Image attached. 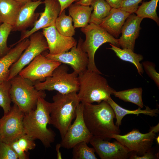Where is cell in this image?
Wrapping results in <instances>:
<instances>
[{
	"instance_id": "obj_16",
	"label": "cell",
	"mask_w": 159,
	"mask_h": 159,
	"mask_svg": "<svg viewBox=\"0 0 159 159\" xmlns=\"http://www.w3.org/2000/svg\"><path fill=\"white\" fill-rule=\"evenodd\" d=\"M47 41L49 54H57L69 51L77 44L73 37L63 35L54 26L43 29L42 32Z\"/></svg>"
},
{
	"instance_id": "obj_11",
	"label": "cell",
	"mask_w": 159,
	"mask_h": 159,
	"mask_svg": "<svg viewBox=\"0 0 159 159\" xmlns=\"http://www.w3.org/2000/svg\"><path fill=\"white\" fill-rule=\"evenodd\" d=\"M84 104L80 102L76 110L75 119L69 127L60 143L61 147L70 149L76 144L82 141L88 143L93 136L88 130L83 117Z\"/></svg>"
},
{
	"instance_id": "obj_21",
	"label": "cell",
	"mask_w": 159,
	"mask_h": 159,
	"mask_svg": "<svg viewBox=\"0 0 159 159\" xmlns=\"http://www.w3.org/2000/svg\"><path fill=\"white\" fill-rule=\"evenodd\" d=\"M92 10L91 6L80 5L76 3L69 6V13L72 19L75 29L83 28L88 24Z\"/></svg>"
},
{
	"instance_id": "obj_20",
	"label": "cell",
	"mask_w": 159,
	"mask_h": 159,
	"mask_svg": "<svg viewBox=\"0 0 159 159\" xmlns=\"http://www.w3.org/2000/svg\"><path fill=\"white\" fill-rule=\"evenodd\" d=\"M29 39H25L13 48L0 59V82L8 81L9 69L29 45Z\"/></svg>"
},
{
	"instance_id": "obj_45",
	"label": "cell",
	"mask_w": 159,
	"mask_h": 159,
	"mask_svg": "<svg viewBox=\"0 0 159 159\" xmlns=\"http://www.w3.org/2000/svg\"><path fill=\"white\" fill-rule=\"evenodd\" d=\"M2 23V22H1V21L0 20V25Z\"/></svg>"
},
{
	"instance_id": "obj_15",
	"label": "cell",
	"mask_w": 159,
	"mask_h": 159,
	"mask_svg": "<svg viewBox=\"0 0 159 159\" xmlns=\"http://www.w3.org/2000/svg\"><path fill=\"white\" fill-rule=\"evenodd\" d=\"M43 3L45 5L44 11L39 13V19L35 21L31 29L22 31L20 39L16 44L28 38L41 29L55 26L61 10L59 2L57 0H44Z\"/></svg>"
},
{
	"instance_id": "obj_5",
	"label": "cell",
	"mask_w": 159,
	"mask_h": 159,
	"mask_svg": "<svg viewBox=\"0 0 159 159\" xmlns=\"http://www.w3.org/2000/svg\"><path fill=\"white\" fill-rule=\"evenodd\" d=\"M10 81L11 101L24 114L36 108L39 97L45 98L46 96L44 91L37 90L35 88L34 82L19 74Z\"/></svg>"
},
{
	"instance_id": "obj_23",
	"label": "cell",
	"mask_w": 159,
	"mask_h": 159,
	"mask_svg": "<svg viewBox=\"0 0 159 159\" xmlns=\"http://www.w3.org/2000/svg\"><path fill=\"white\" fill-rule=\"evenodd\" d=\"M113 109L115 115L116 121L115 125L119 127L121 125V121L124 116L127 114H133L138 116L140 114H143L151 117L156 116L159 113L158 109H151L149 107L145 106V109L142 110L141 108L135 110H129L124 109L115 102L111 97L107 101Z\"/></svg>"
},
{
	"instance_id": "obj_30",
	"label": "cell",
	"mask_w": 159,
	"mask_h": 159,
	"mask_svg": "<svg viewBox=\"0 0 159 159\" xmlns=\"http://www.w3.org/2000/svg\"><path fill=\"white\" fill-rule=\"evenodd\" d=\"M11 87L10 80L0 82V106L3 109L4 114L7 113L11 107Z\"/></svg>"
},
{
	"instance_id": "obj_33",
	"label": "cell",
	"mask_w": 159,
	"mask_h": 159,
	"mask_svg": "<svg viewBox=\"0 0 159 159\" xmlns=\"http://www.w3.org/2000/svg\"><path fill=\"white\" fill-rule=\"evenodd\" d=\"M18 156L10 144L0 140V159H18Z\"/></svg>"
},
{
	"instance_id": "obj_10",
	"label": "cell",
	"mask_w": 159,
	"mask_h": 159,
	"mask_svg": "<svg viewBox=\"0 0 159 159\" xmlns=\"http://www.w3.org/2000/svg\"><path fill=\"white\" fill-rule=\"evenodd\" d=\"M155 133L151 129L147 133H142L138 129H134L124 135L112 134L111 138L119 141L130 152L141 156L151 150Z\"/></svg>"
},
{
	"instance_id": "obj_42",
	"label": "cell",
	"mask_w": 159,
	"mask_h": 159,
	"mask_svg": "<svg viewBox=\"0 0 159 159\" xmlns=\"http://www.w3.org/2000/svg\"><path fill=\"white\" fill-rule=\"evenodd\" d=\"M18 2L24 4L27 2L31 1H35L37 0H13Z\"/></svg>"
},
{
	"instance_id": "obj_36",
	"label": "cell",
	"mask_w": 159,
	"mask_h": 159,
	"mask_svg": "<svg viewBox=\"0 0 159 159\" xmlns=\"http://www.w3.org/2000/svg\"><path fill=\"white\" fill-rule=\"evenodd\" d=\"M10 144L19 159L29 158L28 153L24 152L19 147L16 140Z\"/></svg>"
},
{
	"instance_id": "obj_40",
	"label": "cell",
	"mask_w": 159,
	"mask_h": 159,
	"mask_svg": "<svg viewBox=\"0 0 159 159\" xmlns=\"http://www.w3.org/2000/svg\"><path fill=\"white\" fill-rule=\"evenodd\" d=\"M92 0H80L76 2L78 4L87 6H90L91 4Z\"/></svg>"
},
{
	"instance_id": "obj_13",
	"label": "cell",
	"mask_w": 159,
	"mask_h": 159,
	"mask_svg": "<svg viewBox=\"0 0 159 159\" xmlns=\"http://www.w3.org/2000/svg\"><path fill=\"white\" fill-rule=\"evenodd\" d=\"M83 42V39L80 37L77 44L69 51L55 55L45 52L43 54L48 59L70 65L74 71L78 75L87 69L88 64L87 54L82 48Z\"/></svg>"
},
{
	"instance_id": "obj_24",
	"label": "cell",
	"mask_w": 159,
	"mask_h": 159,
	"mask_svg": "<svg viewBox=\"0 0 159 159\" xmlns=\"http://www.w3.org/2000/svg\"><path fill=\"white\" fill-rule=\"evenodd\" d=\"M110 44L111 47L108 49L113 50L116 56L121 59L134 64L138 74L142 75L144 71L142 64L140 63V62L143 59V57L141 55L135 53L134 51L129 49H121L111 44Z\"/></svg>"
},
{
	"instance_id": "obj_43",
	"label": "cell",
	"mask_w": 159,
	"mask_h": 159,
	"mask_svg": "<svg viewBox=\"0 0 159 159\" xmlns=\"http://www.w3.org/2000/svg\"><path fill=\"white\" fill-rule=\"evenodd\" d=\"M159 124L156 126L151 128V129L153 130L155 133L158 132L159 131Z\"/></svg>"
},
{
	"instance_id": "obj_44",
	"label": "cell",
	"mask_w": 159,
	"mask_h": 159,
	"mask_svg": "<svg viewBox=\"0 0 159 159\" xmlns=\"http://www.w3.org/2000/svg\"><path fill=\"white\" fill-rule=\"evenodd\" d=\"M155 138L156 139V141L157 143L159 144V136H158L156 138Z\"/></svg>"
},
{
	"instance_id": "obj_32",
	"label": "cell",
	"mask_w": 159,
	"mask_h": 159,
	"mask_svg": "<svg viewBox=\"0 0 159 159\" xmlns=\"http://www.w3.org/2000/svg\"><path fill=\"white\" fill-rule=\"evenodd\" d=\"M34 140L25 134L16 140L19 147L24 152L28 153L29 150L34 149L36 145Z\"/></svg>"
},
{
	"instance_id": "obj_18",
	"label": "cell",
	"mask_w": 159,
	"mask_h": 159,
	"mask_svg": "<svg viewBox=\"0 0 159 159\" xmlns=\"http://www.w3.org/2000/svg\"><path fill=\"white\" fill-rule=\"evenodd\" d=\"M43 3L41 0L27 2L20 9L11 31H23L30 26L36 20L39 14L35 13L36 9Z\"/></svg>"
},
{
	"instance_id": "obj_3",
	"label": "cell",
	"mask_w": 159,
	"mask_h": 159,
	"mask_svg": "<svg viewBox=\"0 0 159 159\" xmlns=\"http://www.w3.org/2000/svg\"><path fill=\"white\" fill-rule=\"evenodd\" d=\"M50 103V124L59 131L61 139L76 117V110L80 102L77 92H57Z\"/></svg>"
},
{
	"instance_id": "obj_2",
	"label": "cell",
	"mask_w": 159,
	"mask_h": 159,
	"mask_svg": "<svg viewBox=\"0 0 159 159\" xmlns=\"http://www.w3.org/2000/svg\"><path fill=\"white\" fill-rule=\"evenodd\" d=\"M50 103L44 98L39 97L36 108L24 114L23 119L25 133L34 140H39L46 148L51 146L54 141L56 134L50 128Z\"/></svg>"
},
{
	"instance_id": "obj_4",
	"label": "cell",
	"mask_w": 159,
	"mask_h": 159,
	"mask_svg": "<svg viewBox=\"0 0 159 159\" xmlns=\"http://www.w3.org/2000/svg\"><path fill=\"white\" fill-rule=\"evenodd\" d=\"M101 74L87 69L78 75L80 102L84 104L107 102L115 90Z\"/></svg>"
},
{
	"instance_id": "obj_35",
	"label": "cell",
	"mask_w": 159,
	"mask_h": 159,
	"mask_svg": "<svg viewBox=\"0 0 159 159\" xmlns=\"http://www.w3.org/2000/svg\"><path fill=\"white\" fill-rule=\"evenodd\" d=\"M143 0H123L120 9L131 14L137 10L139 4Z\"/></svg>"
},
{
	"instance_id": "obj_41",
	"label": "cell",
	"mask_w": 159,
	"mask_h": 159,
	"mask_svg": "<svg viewBox=\"0 0 159 159\" xmlns=\"http://www.w3.org/2000/svg\"><path fill=\"white\" fill-rule=\"evenodd\" d=\"M61 147V145L60 143L57 144L56 146V150L57 151V157L58 159H62L61 153L59 151V149Z\"/></svg>"
},
{
	"instance_id": "obj_12",
	"label": "cell",
	"mask_w": 159,
	"mask_h": 159,
	"mask_svg": "<svg viewBox=\"0 0 159 159\" xmlns=\"http://www.w3.org/2000/svg\"><path fill=\"white\" fill-rule=\"evenodd\" d=\"M61 64L48 59L41 54L23 69L18 74L34 83L42 82L51 76L54 70Z\"/></svg>"
},
{
	"instance_id": "obj_37",
	"label": "cell",
	"mask_w": 159,
	"mask_h": 159,
	"mask_svg": "<svg viewBox=\"0 0 159 159\" xmlns=\"http://www.w3.org/2000/svg\"><path fill=\"white\" fill-rule=\"evenodd\" d=\"M157 156V155H156L154 154L151 150L141 156L138 155L134 153L129 157V158L131 159H153L156 158Z\"/></svg>"
},
{
	"instance_id": "obj_6",
	"label": "cell",
	"mask_w": 159,
	"mask_h": 159,
	"mask_svg": "<svg viewBox=\"0 0 159 159\" xmlns=\"http://www.w3.org/2000/svg\"><path fill=\"white\" fill-rule=\"evenodd\" d=\"M81 30L85 35V39L81 45L82 49L88 55V64L87 69L102 74L95 64V52L102 44L106 43L119 47L118 39L113 37L99 25L90 23Z\"/></svg>"
},
{
	"instance_id": "obj_38",
	"label": "cell",
	"mask_w": 159,
	"mask_h": 159,
	"mask_svg": "<svg viewBox=\"0 0 159 159\" xmlns=\"http://www.w3.org/2000/svg\"><path fill=\"white\" fill-rule=\"evenodd\" d=\"M59 3L61 10L59 14L61 13L64 10L72 4L74 2H77L80 0H57Z\"/></svg>"
},
{
	"instance_id": "obj_28",
	"label": "cell",
	"mask_w": 159,
	"mask_h": 159,
	"mask_svg": "<svg viewBox=\"0 0 159 159\" xmlns=\"http://www.w3.org/2000/svg\"><path fill=\"white\" fill-rule=\"evenodd\" d=\"M159 0H151L143 2L135 12L136 15L140 18H149L154 20L158 25L159 24V19L156 12Z\"/></svg>"
},
{
	"instance_id": "obj_17",
	"label": "cell",
	"mask_w": 159,
	"mask_h": 159,
	"mask_svg": "<svg viewBox=\"0 0 159 159\" xmlns=\"http://www.w3.org/2000/svg\"><path fill=\"white\" fill-rule=\"evenodd\" d=\"M131 14L125 20L122 28V35L118 39L120 46L123 49L134 50L135 41L139 36L140 23L143 19Z\"/></svg>"
},
{
	"instance_id": "obj_7",
	"label": "cell",
	"mask_w": 159,
	"mask_h": 159,
	"mask_svg": "<svg viewBox=\"0 0 159 159\" xmlns=\"http://www.w3.org/2000/svg\"><path fill=\"white\" fill-rule=\"evenodd\" d=\"M68 67L60 64L53 71L52 75L42 82L34 83L37 90H55L61 93L78 92L79 83L78 74L74 72L69 73Z\"/></svg>"
},
{
	"instance_id": "obj_27",
	"label": "cell",
	"mask_w": 159,
	"mask_h": 159,
	"mask_svg": "<svg viewBox=\"0 0 159 159\" xmlns=\"http://www.w3.org/2000/svg\"><path fill=\"white\" fill-rule=\"evenodd\" d=\"M72 19L69 15L66 14L65 10L59 14L56 19L55 26L61 34L67 37H72L75 35V28L72 24Z\"/></svg>"
},
{
	"instance_id": "obj_14",
	"label": "cell",
	"mask_w": 159,
	"mask_h": 159,
	"mask_svg": "<svg viewBox=\"0 0 159 159\" xmlns=\"http://www.w3.org/2000/svg\"><path fill=\"white\" fill-rule=\"evenodd\" d=\"M101 159H125L130 152L117 140L112 143L93 135L89 142Z\"/></svg>"
},
{
	"instance_id": "obj_1",
	"label": "cell",
	"mask_w": 159,
	"mask_h": 159,
	"mask_svg": "<svg viewBox=\"0 0 159 159\" xmlns=\"http://www.w3.org/2000/svg\"><path fill=\"white\" fill-rule=\"evenodd\" d=\"M83 117L87 127L93 136L110 140L112 135L120 132L114 123L115 113L106 101L96 105L84 104Z\"/></svg>"
},
{
	"instance_id": "obj_26",
	"label": "cell",
	"mask_w": 159,
	"mask_h": 159,
	"mask_svg": "<svg viewBox=\"0 0 159 159\" xmlns=\"http://www.w3.org/2000/svg\"><path fill=\"white\" fill-rule=\"evenodd\" d=\"M142 92L141 87L135 88L119 91L115 90L112 95L124 101L132 103L142 108L144 106Z\"/></svg>"
},
{
	"instance_id": "obj_25",
	"label": "cell",
	"mask_w": 159,
	"mask_h": 159,
	"mask_svg": "<svg viewBox=\"0 0 159 159\" xmlns=\"http://www.w3.org/2000/svg\"><path fill=\"white\" fill-rule=\"evenodd\" d=\"M93 8L89 23L99 25L108 15L112 7L104 0H92L91 5Z\"/></svg>"
},
{
	"instance_id": "obj_8",
	"label": "cell",
	"mask_w": 159,
	"mask_h": 159,
	"mask_svg": "<svg viewBox=\"0 0 159 159\" xmlns=\"http://www.w3.org/2000/svg\"><path fill=\"white\" fill-rule=\"evenodd\" d=\"M24 113L15 104L0 119V140L10 144L26 134L23 119Z\"/></svg>"
},
{
	"instance_id": "obj_39",
	"label": "cell",
	"mask_w": 159,
	"mask_h": 159,
	"mask_svg": "<svg viewBox=\"0 0 159 159\" xmlns=\"http://www.w3.org/2000/svg\"><path fill=\"white\" fill-rule=\"evenodd\" d=\"M112 8H120L122 4L123 0H104Z\"/></svg>"
},
{
	"instance_id": "obj_34",
	"label": "cell",
	"mask_w": 159,
	"mask_h": 159,
	"mask_svg": "<svg viewBox=\"0 0 159 159\" xmlns=\"http://www.w3.org/2000/svg\"><path fill=\"white\" fill-rule=\"evenodd\" d=\"M142 64L146 73L159 87V74L155 70V65L148 61L143 62Z\"/></svg>"
},
{
	"instance_id": "obj_19",
	"label": "cell",
	"mask_w": 159,
	"mask_h": 159,
	"mask_svg": "<svg viewBox=\"0 0 159 159\" xmlns=\"http://www.w3.org/2000/svg\"><path fill=\"white\" fill-rule=\"evenodd\" d=\"M131 14L120 8H112L99 25L113 37L117 38L125 20Z\"/></svg>"
},
{
	"instance_id": "obj_29",
	"label": "cell",
	"mask_w": 159,
	"mask_h": 159,
	"mask_svg": "<svg viewBox=\"0 0 159 159\" xmlns=\"http://www.w3.org/2000/svg\"><path fill=\"white\" fill-rule=\"evenodd\" d=\"M86 141L78 143L72 148L73 159H97L95 154V150L87 145Z\"/></svg>"
},
{
	"instance_id": "obj_31",
	"label": "cell",
	"mask_w": 159,
	"mask_h": 159,
	"mask_svg": "<svg viewBox=\"0 0 159 159\" xmlns=\"http://www.w3.org/2000/svg\"><path fill=\"white\" fill-rule=\"evenodd\" d=\"M12 26L3 23L0 25V59L5 55L11 49L7 45L9 35L11 31Z\"/></svg>"
},
{
	"instance_id": "obj_22",
	"label": "cell",
	"mask_w": 159,
	"mask_h": 159,
	"mask_svg": "<svg viewBox=\"0 0 159 159\" xmlns=\"http://www.w3.org/2000/svg\"><path fill=\"white\" fill-rule=\"evenodd\" d=\"M24 4L13 0H0V20L2 23L12 26Z\"/></svg>"
},
{
	"instance_id": "obj_9",
	"label": "cell",
	"mask_w": 159,
	"mask_h": 159,
	"mask_svg": "<svg viewBox=\"0 0 159 159\" xmlns=\"http://www.w3.org/2000/svg\"><path fill=\"white\" fill-rule=\"evenodd\" d=\"M29 37V45L19 59L10 68L8 81L18 74L36 57L48 49L47 41L42 32L37 31Z\"/></svg>"
}]
</instances>
